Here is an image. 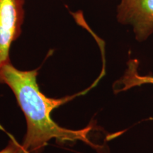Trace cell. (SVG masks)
Instances as JSON below:
<instances>
[{"instance_id":"obj_1","label":"cell","mask_w":153,"mask_h":153,"mask_svg":"<svg viewBox=\"0 0 153 153\" xmlns=\"http://www.w3.org/2000/svg\"><path fill=\"white\" fill-rule=\"evenodd\" d=\"M38 74L37 69L20 70L11 62L0 68V85L10 88L26 118V133L22 145L26 153H42L52 139H55L60 145L80 140L94 148H98L89 138L91 126L81 130H70L61 127L51 118L53 109L80 94L59 99L47 97L40 91Z\"/></svg>"},{"instance_id":"obj_2","label":"cell","mask_w":153,"mask_h":153,"mask_svg":"<svg viewBox=\"0 0 153 153\" xmlns=\"http://www.w3.org/2000/svg\"><path fill=\"white\" fill-rule=\"evenodd\" d=\"M25 0H0V68L10 60L12 43L21 36Z\"/></svg>"},{"instance_id":"obj_3","label":"cell","mask_w":153,"mask_h":153,"mask_svg":"<svg viewBox=\"0 0 153 153\" xmlns=\"http://www.w3.org/2000/svg\"><path fill=\"white\" fill-rule=\"evenodd\" d=\"M118 22L131 26L140 43L153 33V0H120L116 10Z\"/></svg>"},{"instance_id":"obj_4","label":"cell","mask_w":153,"mask_h":153,"mask_svg":"<svg viewBox=\"0 0 153 153\" xmlns=\"http://www.w3.org/2000/svg\"><path fill=\"white\" fill-rule=\"evenodd\" d=\"M138 64V61L136 59H131L128 62V68L125 73L114 85L115 93L125 91L133 87H141L145 85H153V76L140 75L137 70Z\"/></svg>"},{"instance_id":"obj_5","label":"cell","mask_w":153,"mask_h":153,"mask_svg":"<svg viewBox=\"0 0 153 153\" xmlns=\"http://www.w3.org/2000/svg\"><path fill=\"white\" fill-rule=\"evenodd\" d=\"M0 153H26V152L23 148L22 145L11 137L7 146L0 150Z\"/></svg>"}]
</instances>
